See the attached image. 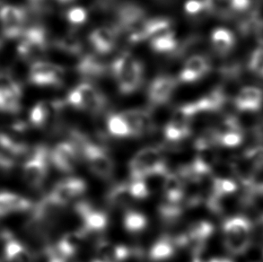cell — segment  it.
Masks as SVG:
<instances>
[{
  "mask_svg": "<svg viewBox=\"0 0 263 262\" xmlns=\"http://www.w3.org/2000/svg\"><path fill=\"white\" fill-rule=\"evenodd\" d=\"M223 238L226 248L232 255H242L252 244L253 223L243 216L229 217L223 223Z\"/></svg>",
  "mask_w": 263,
  "mask_h": 262,
  "instance_id": "cell-1",
  "label": "cell"
},
{
  "mask_svg": "<svg viewBox=\"0 0 263 262\" xmlns=\"http://www.w3.org/2000/svg\"><path fill=\"white\" fill-rule=\"evenodd\" d=\"M132 180L152 176H164L167 174V167L161 149L154 146L145 147L135 154L129 162Z\"/></svg>",
  "mask_w": 263,
  "mask_h": 262,
  "instance_id": "cell-2",
  "label": "cell"
},
{
  "mask_svg": "<svg viewBox=\"0 0 263 262\" xmlns=\"http://www.w3.org/2000/svg\"><path fill=\"white\" fill-rule=\"evenodd\" d=\"M73 138L79 143L75 146L82 154L92 174L102 179H110L114 174V161L103 147L86 140L79 133H73Z\"/></svg>",
  "mask_w": 263,
  "mask_h": 262,
  "instance_id": "cell-3",
  "label": "cell"
},
{
  "mask_svg": "<svg viewBox=\"0 0 263 262\" xmlns=\"http://www.w3.org/2000/svg\"><path fill=\"white\" fill-rule=\"evenodd\" d=\"M112 72L119 88L123 93H130L139 88L143 78V66L128 53H123L112 63Z\"/></svg>",
  "mask_w": 263,
  "mask_h": 262,
  "instance_id": "cell-4",
  "label": "cell"
},
{
  "mask_svg": "<svg viewBox=\"0 0 263 262\" xmlns=\"http://www.w3.org/2000/svg\"><path fill=\"white\" fill-rule=\"evenodd\" d=\"M48 151L44 146H37L24 165V179L29 187H42L48 174Z\"/></svg>",
  "mask_w": 263,
  "mask_h": 262,
  "instance_id": "cell-5",
  "label": "cell"
},
{
  "mask_svg": "<svg viewBox=\"0 0 263 262\" xmlns=\"http://www.w3.org/2000/svg\"><path fill=\"white\" fill-rule=\"evenodd\" d=\"M86 190V182L80 178H68L60 181L49 194L50 199L61 208L80 198Z\"/></svg>",
  "mask_w": 263,
  "mask_h": 262,
  "instance_id": "cell-6",
  "label": "cell"
},
{
  "mask_svg": "<svg viewBox=\"0 0 263 262\" xmlns=\"http://www.w3.org/2000/svg\"><path fill=\"white\" fill-rule=\"evenodd\" d=\"M26 20L25 11L15 6H3L0 7V22L3 27L5 38L14 39L24 32Z\"/></svg>",
  "mask_w": 263,
  "mask_h": 262,
  "instance_id": "cell-7",
  "label": "cell"
},
{
  "mask_svg": "<svg viewBox=\"0 0 263 262\" xmlns=\"http://www.w3.org/2000/svg\"><path fill=\"white\" fill-rule=\"evenodd\" d=\"M64 74L63 68L46 61H35L29 71V79L37 85H59Z\"/></svg>",
  "mask_w": 263,
  "mask_h": 262,
  "instance_id": "cell-8",
  "label": "cell"
},
{
  "mask_svg": "<svg viewBox=\"0 0 263 262\" xmlns=\"http://www.w3.org/2000/svg\"><path fill=\"white\" fill-rule=\"evenodd\" d=\"M79 152L70 142H62L54 147L50 154V160L59 170L71 173L79 162Z\"/></svg>",
  "mask_w": 263,
  "mask_h": 262,
  "instance_id": "cell-9",
  "label": "cell"
},
{
  "mask_svg": "<svg viewBox=\"0 0 263 262\" xmlns=\"http://www.w3.org/2000/svg\"><path fill=\"white\" fill-rule=\"evenodd\" d=\"M77 212L82 218V230L87 233H100L106 228L108 216L105 213L93 209L91 205L81 202L77 205Z\"/></svg>",
  "mask_w": 263,
  "mask_h": 262,
  "instance_id": "cell-10",
  "label": "cell"
},
{
  "mask_svg": "<svg viewBox=\"0 0 263 262\" xmlns=\"http://www.w3.org/2000/svg\"><path fill=\"white\" fill-rule=\"evenodd\" d=\"M205 11L221 17H229L248 10L251 0H203Z\"/></svg>",
  "mask_w": 263,
  "mask_h": 262,
  "instance_id": "cell-11",
  "label": "cell"
},
{
  "mask_svg": "<svg viewBox=\"0 0 263 262\" xmlns=\"http://www.w3.org/2000/svg\"><path fill=\"white\" fill-rule=\"evenodd\" d=\"M130 129L132 137H140L153 130L154 121L148 111L135 109L121 113Z\"/></svg>",
  "mask_w": 263,
  "mask_h": 262,
  "instance_id": "cell-12",
  "label": "cell"
},
{
  "mask_svg": "<svg viewBox=\"0 0 263 262\" xmlns=\"http://www.w3.org/2000/svg\"><path fill=\"white\" fill-rule=\"evenodd\" d=\"M132 250L124 245L100 241L92 262H124L132 256Z\"/></svg>",
  "mask_w": 263,
  "mask_h": 262,
  "instance_id": "cell-13",
  "label": "cell"
},
{
  "mask_svg": "<svg viewBox=\"0 0 263 262\" xmlns=\"http://www.w3.org/2000/svg\"><path fill=\"white\" fill-rule=\"evenodd\" d=\"M263 104V91L255 86L241 89L235 98V105L242 113H255Z\"/></svg>",
  "mask_w": 263,
  "mask_h": 262,
  "instance_id": "cell-14",
  "label": "cell"
},
{
  "mask_svg": "<svg viewBox=\"0 0 263 262\" xmlns=\"http://www.w3.org/2000/svg\"><path fill=\"white\" fill-rule=\"evenodd\" d=\"M21 90L16 82L7 80L0 85V113L16 114L20 110Z\"/></svg>",
  "mask_w": 263,
  "mask_h": 262,
  "instance_id": "cell-15",
  "label": "cell"
},
{
  "mask_svg": "<svg viewBox=\"0 0 263 262\" xmlns=\"http://www.w3.org/2000/svg\"><path fill=\"white\" fill-rule=\"evenodd\" d=\"M90 43L95 50L101 54L109 53L117 43V29L102 26L90 34Z\"/></svg>",
  "mask_w": 263,
  "mask_h": 262,
  "instance_id": "cell-16",
  "label": "cell"
},
{
  "mask_svg": "<svg viewBox=\"0 0 263 262\" xmlns=\"http://www.w3.org/2000/svg\"><path fill=\"white\" fill-rule=\"evenodd\" d=\"M82 97V109L92 114H99L106 106V99L102 92L88 83H82L77 87Z\"/></svg>",
  "mask_w": 263,
  "mask_h": 262,
  "instance_id": "cell-17",
  "label": "cell"
},
{
  "mask_svg": "<svg viewBox=\"0 0 263 262\" xmlns=\"http://www.w3.org/2000/svg\"><path fill=\"white\" fill-rule=\"evenodd\" d=\"M209 60L201 55H194L185 62L181 69L180 80L185 83H192L199 80L210 71Z\"/></svg>",
  "mask_w": 263,
  "mask_h": 262,
  "instance_id": "cell-18",
  "label": "cell"
},
{
  "mask_svg": "<svg viewBox=\"0 0 263 262\" xmlns=\"http://www.w3.org/2000/svg\"><path fill=\"white\" fill-rule=\"evenodd\" d=\"M176 85L174 78L170 77H159L156 78L150 85L148 96L154 105H160L166 103L171 97Z\"/></svg>",
  "mask_w": 263,
  "mask_h": 262,
  "instance_id": "cell-19",
  "label": "cell"
},
{
  "mask_svg": "<svg viewBox=\"0 0 263 262\" xmlns=\"http://www.w3.org/2000/svg\"><path fill=\"white\" fill-rule=\"evenodd\" d=\"M32 208V202L27 198L12 192H0V217L29 211Z\"/></svg>",
  "mask_w": 263,
  "mask_h": 262,
  "instance_id": "cell-20",
  "label": "cell"
},
{
  "mask_svg": "<svg viewBox=\"0 0 263 262\" xmlns=\"http://www.w3.org/2000/svg\"><path fill=\"white\" fill-rule=\"evenodd\" d=\"M185 182L177 174L167 173L163 180L164 201L183 205Z\"/></svg>",
  "mask_w": 263,
  "mask_h": 262,
  "instance_id": "cell-21",
  "label": "cell"
},
{
  "mask_svg": "<svg viewBox=\"0 0 263 262\" xmlns=\"http://www.w3.org/2000/svg\"><path fill=\"white\" fill-rule=\"evenodd\" d=\"M86 235V232L82 229L65 234L58 242L56 253L65 259L75 255L82 246Z\"/></svg>",
  "mask_w": 263,
  "mask_h": 262,
  "instance_id": "cell-22",
  "label": "cell"
},
{
  "mask_svg": "<svg viewBox=\"0 0 263 262\" xmlns=\"http://www.w3.org/2000/svg\"><path fill=\"white\" fill-rule=\"evenodd\" d=\"M176 249L174 238L164 236L156 241L150 249V259L154 262L164 261L174 256Z\"/></svg>",
  "mask_w": 263,
  "mask_h": 262,
  "instance_id": "cell-23",
  "label": "cell"
},
{
  "mask_svg": "<svg viewBox=\"0 0 263 262\" xmlns=\"http://www.w3.org/2000/svg\"><path fill=\"white\" fill-rule=\"evenodd\" d=\"M134 200L128 185L125 183L112 187L107 196V201L114 209H127Z\"/></svg>",
  "mask_w": 263,
  "mask_h": 262,
  "instance_id": "cell-24",
  "label": "cell"
},
{
  "mask_svg": "<svg viewBox=\"0 0 263 262\" xmlns=\"http://www.w3.org/2000/svg\"><path fill=\"white\" fill-rule=\"evenodd\" d=\"M214 50L220 55H227L235 47V36L229 30L217 28L211 34Z\"/></svg>",
  "mask_w": 263,
  "mask_h": 262,
  "instance_id": "cell-25",
  "label": "cell"
},
{
  "mask_svg": "<svg viewBox=\"0 0 263 262\" xmlns=\"http://www.w3.org/2000/svg\"><path fill=\"white\" fill-rule=\"evenodd\" d=\"M125 229L132 234H139L145 230L147 226L146 216L135 210H128L123 217Z\"/></svg>",
  "mask_w": 263,
  "mask_h": 262,
  "instance_id": "cell-26",
  "label": "cell"
},
{
  "mask_svg": "<svg viewBox=\"0 0 263 262\" xmlns=\"http://www.w3.org/2000/svg\"><path fill=\"white\" fill-rule=\"evenodd\" d=\"M107 128L109 133L116 138L132 137L130 129L121 114H111L107 120Z\"/></svg>",
  "mask_w": 263,
  "mask_h": 262,
  "instance_id": "cell-27",
  "label": "cell"
},
{
  "mask_svg": "<svg viewBox=\"0 0 263 262\" xmlns=\"http://www.w3.org/2000/svg\"><path fill=\"white\" fill-rule=\"evenodd\" d=\"M50 117V110L45 103H38L35 104L30 114L31 124L34 127H43Z\"/></svg>",
  "mask_w": 263,
  "mask_h": 262,
  "instance_id": "cell-28",
  "label": "cell"
},
{
  "mask_svg": "<svg viewBox=\"0 0 263 262\" xmlns=\"http://www.w3.org/2000/svg\"><path fill=\"white\" fill-rule=\"evenodd\" d=\"M151 46L154 50L160 53H168L175 50L177 47V43L175 38V34L156 37L151 41Z\"/></svg>",
  "mask_w": 263,
  "mask_h": 262,
  "instance_id": "cell-29",
  "label": "cell"
},
{
  "mask_svg": "<svg viewBox=\"0 0 263 262\" xmlns=\"http://www.w3.org/2000/svg\"><path fill=\"white\" fill-rule=\"evenodd\" d=\"M79 69L83 74L96 77L103 74L104 67L99 61H96L95 58L86 57L80 62Z\"/></svg>",
  "mask_w": 263,
  "mask_h": 262,
  "instance_id": "cell-30",
  "label": "cell"
},
{
  "mask_svg": "<svg viewBox=\"0 0 263 262\" xmlns=\"http://www.w3.org/2000/svg\"><path fill=\"white\" fill-rule=\"evenodd\" d=\"M249 68L253 74L263 78V41H260L251 55Z\"/></svg>",
  "mask_w": 263,
  "mask_h": 262,
  "instance_id": "cell-31",
  "label": "cell"
},
{
  "mask_svg": "<svg viewBox=\"0 0 263 262\" xmlns=\"http://www.w3.org/2000/svg\"><path fill=\"white\" fill-rule=\"evenodd\" d=\"M128 185L132 197L135 200L145 199L149 197V186L147 185L146 180H142V179L132 180L130 183H128Z\"/></svg>",
  "mask_w": 263,
  "mask_h": 262,
  "instance_id": "cell-32",
  "label": "cell"
},
{
  "mask_svg": "<svg viewBox=\"0 0 263 262\" xmlns=\"http://www.w3.org/2000/svg\"><path fill=\"white\" fill-rule=\"evenodd\" d=\"M58 46L60 47L61 50L72 54L79 53L82 49L80 41L74 35L66 36L62 38L58 43Z\"/></svg>",
  "mask_w": 263,
  "mask_h": 262,
  "instance_id": "cell-33",
  "label": "cell"
},
{
  "mask_svg": "<svg viewBox=\"0 0 263 262\" xmlns=\"http://www.w3.org/2000/svg\"><path fill=\"white\" fill-rule=\"evenodd\" d=\"M67 18L72 25H82L87 18V12L83 7H73L68 10Z\"/></svg>",
  "mask_w": 263,
  "mask_h": 262,
  "instance_id": "cell-34",
  "label": "cell"
},
{
  "mask_svg": "<svg viewBox=\"0 0 263 262\" xmlns=\"http://www.w3.org/2000/svg\"><path fill=\"white\" fill-rule=\"evenodd\" d=\"M186 13L192 15H195L205 10V6L203 0H189L184 6Z\"/></svg>",
  "mask_w": 263,
  "mask_h": 262,
  "instance_id": "cell-35",
  "label": "cell"
},
{
  "mask_svg": "<svg viewBox=\"0 0 263 262\" xmlns=\"http://www.w3.org/2000/svg\"><path fill=\"white\" fill-rule=\"evenodd\" d=\"M67 101L72 106L76 107L78 109H82V97L79 89L77 87L69 92Z\"/></svg>",
  "mask_w": 263,
  "mask_h": 262,
  "instance_id": "cell-36",
  "label": "cell"
},
{
  "mask_svg": "<svg viewBox=\"0 0 263 262\" xmlns=\"http://www.w3.org/2000/svg\"><path fill=\"white\" fill-rule=\"evenodd\" d=\"M48 262H66V259L61 258V256L58 255L56 252H54L52 250L50 252V258Z\"/></svg>",
  "mask_w": 263,
  "mask_h": 262,
  "instance_id": "cell-37",
  "label": "cell"
},
{
  "mask_svg": "<svg viewBox=\"0 0 263 262\" xmlns=\"http://www.w3.org/2000/svg\"><path fill=\"white\" fill-rule=\"evenodd\" d=\"M58 1H60L61 3H68V2H70L72 0H58Z\"/></svg>",
  "mask_w": 263,
  "mask_h": 262,
  "instance_id": "cell-38",
  "label": "cell"
},
{
  "mask_svg": "<svg viewBox=\"0 0 263 262\" xmlns=\"http://www.w3.org/2000/svg\"><path fill=\"white\" fill-rule=\"evenodd\" d=\"M253 191H259V192H261L263 194V185L260 187V188L256 189V190H253Z\"/></svg>",
  "mask_w": 263,
  "mask_h": 262,
  "instance_id": "cell-39",
  "label": "cell"
}]
</instances>
